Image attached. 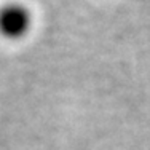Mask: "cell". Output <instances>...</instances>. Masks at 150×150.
Masks as SVG:
<instances>
[{
	"mask_svg": "<svg viewBox=\"0 0 150 150\" xmlns=\"http://www.w3.org/2000/svg\"><path fill=\"white\" fill-rule=\"evenodd\" d=\"M34 15L21 2H8L0 6V35L5 40H21L32 29Z\"/></svg>",
	"mask_w": 150,
	"mask_h": 150,
	"instance_id": "1",
	"label": "cell"
}]
</instances>
